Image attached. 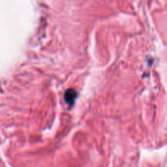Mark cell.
Returning a JSON list of instances; mask_svg holds the SVG:
<instances>
[{
	"instance_id": "cell-1",
	"label": "cell",
	"mask_w": 167,
	"mask_h": 167,
	"mask_svg": "<svg viewBox=\"0 0 167 167\" xmlns=\"http://www.w3.org/2000/svg\"><path fill=\"white\" fill-rule=\"evenodd\" d=\"M76 92L74 90H68L67 91L65 92V100L68 103V104H72V103L74 101V99L76 98Z\"/></svg>"
}]
</instances>
